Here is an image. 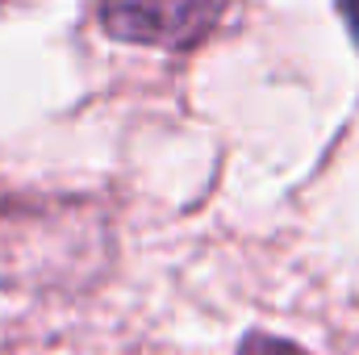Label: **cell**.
<instances>
[{"instance_id":"obj_1","label":"cell","mask_w":359,"mask_h":355,"mask_svg":"<svg viewBox=\"0 0 359 355\" xmlns=\"http://www.w3.org/2000/svg\"><path fill=\"white\" fill-rule=\"evenodd\" d=\"M222 0H96V21L117 42L184 51L217 25Z\"/></svg>"},{"instance_id":"obj_2","label":"cell","mask_w":359,"mask_h":355,"mask_svg":"<svg viewBox=\"0 0 359 355\" xmlns=\"http://www.w3.org/2000/svg\"><path fill=\"white\" fill-rule=\"evenodd\" d=\"M238 355H309V351L288 343V339H276V335H251V339H243Z\"/></svg>"},{"instance_id":"obj_3","label":"cell","mask_w":359,"mask_h":355,"mask_svg":"<svg viewBox=\"0 0 359 355\" xmlns=\"http://www.w3.org/2000/svg\"><path fill=\"white\" fill-rule=\"evenodd\" d=\"M339 8H343V17L351 25V38L359 42V0H339Z\"/></svg>"}]
</instances>
